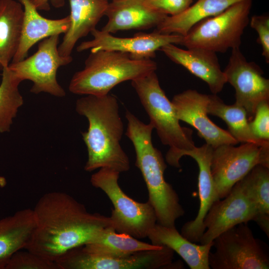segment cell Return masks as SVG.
<instances>
[{
    "mask_svg": "<svg viewBox=\"0 0 269 269\" xmlns=\"http://www.w3.org/2000/svg\"><path fill=\"white\" fill-rule=\"evenodd\" d=\"M33 211L35 228L24 249L54 262L70 250L87 244L103 229L113 227L110 217L89 212L63 192L43 195Z\"/></svg>",
    "mask_w": 269,
    "mask_h": 269,
    "instance_id": "1",
    "label": "cell"
},
{
    "mask_svg": "<svg viewBox=\"0 0 269 269\" xmlns=\"http://www.w3.org/2000/svg\"><path fill=\"white\" fill-rule=\"evenodd\" d=\"M75 109L89 123L87 131L82 133L88 151L85 170L105 167L120 173L128 171L130 160L120 144L124 127L116 98L110 94L86 95L77 100Z\"/></svg>",
    "mask_w": 269,
    "mask_h": 269,
    "instance_id": "2",
    "label": "cell"
},
{
    "mask_svg": "<svg viewBox=\"0 0 269 269\" xmlns=\"http://www.w3.org/2000/svg\"><path fill=\"white\" fill-rule=\"evenodd\" d=\"M126 135L132 141L136 154L135 165L140 170L148 192V201L153 208L157 223L175 227L176 221L184 215L179 196L164 176L167 167L160 151L152 142L154 128L145 124L127 110Z\"/></svg>",
    "mask_w": 269,
    "mask_h": 269,
    "instance_id": "3",
    "label": "cell"
},
{
    "mask_svg": "<svg viewBox=\"0 0 269 269\" xmlns=\"http://www.w3.org/2000/svg\"><path fill=\"white\" fill-rule=\"evenodd\" d=\"M156 69V62L151 59H136L116 51H90L84 67L73 75L68 89L77 95H105L118 84L143 77Z\"/></svg>",
    "mask_w": 269,
    "mask_h": 269,
    "instance_id": "4",
    "label": "cell"
},
{
    "mask_svg": "<svg viewBox=\"0 0 269 269\" xmlns=\"http://www.w3.org/2000/svg\"><path fill=\"white\" fill-rule=\"evenodd\" d=\"M131 84L162 143L169 147L165 155L166 162L180 167L182 153L195 146L192 131L180 125L173 105L161 89L155 71L131 81Z\"/></svg>",
    "mask_w": 269,
    "mask_h": 269,
    "instance_id": "5",
    "label": "cell"
},
{
    "mask_svg": "<svg viewBox=\"0 0 269 269\" xmlns=\"http://www.w3.org/2000/svg\"><path fill=\"white\" fill-rule=\"evenodd\" d=\"M252 1L242 0L200 21L183 36L180 44L215 53L240 48L242 36L249 22Z\"/></svg>",
    "mask_w": 269,
    "mask_h": 269,
    "instance_id": "6",
    "label": "cell"
},
{
    "mask_svg": "<svg viewBox=\"0 0 269 269\" xmlns=\"http://www.w3.org/2000/svg\"><path fill=\"white\" fill-rule=\"evenodd\" d=\"M120 173L110 168H101L92 174L90 182L104 191L112 202L114 209L110 218L117 232L138 239L147 237L157 223L154 210L148 201H136L123 191L118 183Z\"/></svg>",
    "mask_w": 269,
    "mask_h": 269,
    "instance_id": "7",
    "label": "cell"
},
{
    "mask_svg": "<svg viewBox=\"0 0 269 269\" xmlns=\"http://www.w3.org/2000/svg\"><path fill=\"white\" fill-rule=\"evenodd\" d=\"M209 265L213 269H269V248L247 223L237 225L213 240Z\"/></svg>",
    "mask_w": 269,
    "mask_h": 269,
    "instance_id": "8",
    "label": "cell"
},
{
    "mask_svg": "<svg viewBox=\"0 0 269 269\" xmlns=\"http://www.w3.org/2000/svg\"><path fill=\"white\" fill-rule=\"evenodd\" d=\"M59 35H54L39 41L37 51L29 57L11 62L8 68L22 81L32 82L30 92L46 93L56 97H63L66 93L57 80L58 69L70 64L71 55L59 54Z\"/></svg>",
    "mask_w": 269,
    "mask_h": 269,
    "instance_id": "9",
    "label": "cell"
},
{
    "mask_svg": "<svg viewBox=\"0 0 269 269\" xmlns=\"http://www.w3.org/2000/svg\"><path fill=\"white\" fill-rule=\"evenodd\" d=\"M235 145L223 144L213 149L210 169L220 199L255 166L269 167V146L252 142Z\"/></svg>",
    "mask_w": 269,
    "mask_h": 269,
    "instance_id": "10",
    "label": "cell"
},
{
    "mask_svg": "<svg viewBox=\"0 0 269 269\" xmlns=\"http://www.w3.org/2000/svg\"><path fill=\"white\" fill-rule=\"evenodd\" d=\"M174 252L162 246L123 258L98 256L81 246L70 250L56 261L60 269H183L180 261L173 262Z\"/></svg>",
    "mask_w": 269,
    "mask_h": 269,
    "instance_id": "11",
    "label": "cell"
},
{
    "mask_svg": "<svg viewBox=\"0 0 269 269\" xmlns=\"http://www.w3.org/2000/svg\"><path fill=\"white\" fill-rule=\"evenodd\" d=\"M227 83L235 90V104L243 108L249 122L262 102L269 101V80L256 63L248 61L240 48L232 49L228 63L223 71Z\"/></svg>",
    "mask_w": 269,
    "mask_h": 269,
    "instance_id": "12",
    "label": "cell"
},
{
    "mask_svg": "<svg viewBox=\"0 0 269 269\" xmlns=\"http://www.w3.org/2000/svg\"><path fill=\"white\" fill-rule=\"evenodd\" d=\"M91 40L81 42L78 52L111 50L129 54L136 59H151L156 51L168 44H180L183 36L163 34L154 30L151 33L138 32L131 37H119L96 28L91 31Z\"/></svg>",
    "mask_w": 269,
    "mask_h": 269,
    "instance_id": "13",
    "label": "cell"
},
{
    "mask_svg": "<svg viewBox=\"0 0 269 269\" xmlns=\"http://www.w3.org/2000/svg\"><path fill=\"white\" fill-rule=\"evenodd\" d=\"M257 215L255 204L238 182L225 197L215 201L209 209L203 222L206 230L199 242L202 245L212 242L220 234L237 225L255 221Z\"/></svg>",
    "mask_w": 269,
    "mask_h": 269,
    "instance_id": "14",
    "label": "cell"
},
{
    "mask_svg": "<svg viewBox=\"0 0 269 269\" xmlns=\"http://www.w3.org/2000/svg\"><path fill=\"white\" fill-rule=\"evenodd\" d=\"M209 95L195 90H187L175 95L171 102L179 121L194 127L206 143L213 148L239 142L230 133L214 124L208 117L207 107Z\"/></svg>",
    "mask_w": 269,
    "mask_h": 269,
    "instance_id": "15",
    "label": "cell"
},
{
    "mask_svg": "<svg viewBox=\"0 0 269 269\" xmlns=\"http://www.w3.org/2000/svg\"><path fill=\"white\" fill-rule=\"evenodd\" d=\"M213 147L205 143L194 147L182 154L189 156L197 162L199 173L198 188L200 200L199 208L194 220L185 223L181 228V234L193 243H198L205 231L204 219L209 209L216 200L220 199L214 184L210 169V161Z\"/></svg>",
    "mask_w": 269,
    "mask_h": 269,
    "instance_id": "16",
    "label": "cell"
},
{
    "mask_svg": "<svg viewBox=\"0 0 269 269\" xmlns=\"http://www.w3.org/2000/svg\"><path fill=\"white\" fill-rule=\"evenodd\" d=\"M160 50L206 82L213 94L220 92L227 83L215 52L196 48L183 49L174 44L165 45Z\"/></svg>",
    "mask_w": 269,
    "mask_h": 269,
    "instance_id": "17",
    "label": "cell"
},
{
    "mask_svg": "<svg viewBox=\"0 0 269 269\" xmlns=\"http://www.w3.org/2000/svg\"><path fill=\"white\" fill-rule=\"evenodd\" d=\"M143 0H120L109 3L105 15L108 20L101 30L112 34L156 27L168 15L149 8Z\"/></svg>",
    "mask_w": 269,
    "mask_h": 269,
    "instance_id": "18",
    "label": "cell"
},
{
    "mask_svg": "<svg viewBox=\"0 0 269 269\" xmlns=\"http://www.w3.org/2000/svg\"><path fill=\"white\" fill-rule=\"evenodd\" d=\"M22 6L23 16L20 44L11 62L19 61L27 56L29 50L37 42L54 35L67 32L70 19L68 15L59 19L42 16L31 0H16Z\"/></svg>",
    "mask_w": 269,
    "mask_h": 269,
    "instance_id": "19",
    "label": "cell"
},
{
    "mask_svg": "<svg viewBox=\"0 0 269 269\" xmlns=\"http://www.w3.org/2000/svg\"><path fill=\"white\" fill-rule=\"evenodd\" d=\"M70 13L69 29L58 47L60 55L70 56L77 41L95 29L105 15L108 0H68Z\"/></svg>",
    "mask_w": 269,
    "mask_h": 269,
    "instance_id": "20",
    "label": "cell"
},
{
    "mask_svg": "<svg viewBox=\"0 0 269 269\" xmlns=\"http://www.w3.org/2000/svg\"><path fill=\"white\" fill-rule=\"evenodd\" d=\"M151 243L165 246L176 252L191 269H210L209 255L213 242L198 245L184 237L175 227L156 223L148 235Z\"/></svg>",
    "mask_w": 269,
    "mask_h": 269,
    "instance_id": "21",
    "label": "cell"
},
{
    "mask_svg": "<svg viewBox=\"0 0 269 269\" xmlns=\"http://www.w3.org/2000/svg\"><path fill=\"white\" fill-rule=\"evenodd\" d=\"M35 228L33 209L26 208L0 219V269L12 255L25 249Z\"/></svg>",
    "mask_w": 269,
    "mask_h": 269,
    "instance_id": "22",
    "label": "cell"
},
{
    "mask_svg": "<svg viewBox=\"0 0 269 269\" xmlns=\"http://www.w3.org/2000/svg\"><path fill=\"white\" fill-rule=\"evenodd\" d=\"M242 0H198L180 13L167 16L155 31L163 34L184 36L196 24L216 15L233 4Z\"/></svg>",
    "mask_w": 269,
    "mask_h": 269,
    "instance_id": "23",
    "label": "cell"
},
{
    "mask_svg": "<svg viewBox=\"0 0 269 269\" xmlns=\"http://www.w3.org/2000/svg\"><path fill=\"white\" fill-rule=\"evenodd\" d=\"M23 9L16 0H0V71L8 66L18 49Z\"/></svg>",
    "mask_w": 269,
    "mask_h": 269,
    "instance_id": "24",
    "label": "cell"
},
{
    "mask_svg": "<svg viewBox=\"0 0 269 269\" xmlns=\"http://www.w3.org/2000/svg\"><path fill=\"white\" fill-rule=\"evenodd\" d=\"M83 246L91 253L110 258H123L137 252L162 247L140 241L128 234L118 233L112 226L103 229Z\"/></svg>",
    "mask_w": 269,
    "mask_h": 269,
    "instance_id": "25",
    "label": "cell"
},
{
    "mask_svg": "<svg viewBox=\"0 0 269 269\" xmlns=\"http://www.w3.org/2000/svg\"><path fill=\"white\" fill-rule=\"evenodd\" d=\"M207 109L208 114L218 117L225 122L228 131L238 142H252L269 146V141L261 140L254 135L247 113L242 107L235 103L226 105L216 94H212L209 95Z\"/></svg>",
    "mask_w": 269,
    "mask_h": 269,
    "instance_id": "26",
    "label": "cell"
},
{
    "mask_svg": "<svg viewBox=\"0 0 269 269\" xmlns=\"http://www.w3.org/2000/svg\"><path fill=\"white\" fill-rule=\"evenodd\" d=\"M239 182L256 207L258 215L255 222L269 237V167L257 165Z\"/></svg>",
    "mask_w": 269,
    "mask_h": 269,
    "instance_id": "27",
    "label": "cell"
},
{
    "mask_svg": "<svg viewBox=\"0 0 269 269\" xmlns=\"http://www.w3.org/2000/svg\"><path fill=\"white\" fill-rule=\"evenodd\" d=\"M1 74L0 83V133L9 132L13 120L23 104V98L19 90L21 81L8 67Z\"/></svg>",
    "mask_w": 269,
    "mask_h": 269,
    "instance_id": "28",
    "label": "cell"
},
{
    "mask_svg": "<svg viewBox=\"0 0 269 269\" xmlns=\"http://www.w3.org/2000/svg\"><path fill=\"white\" fill-rule=\"evenodd\" d=\"M5 269H60L56 262L31 251H18L10 259Z\"/></svg>",
    "mask_w": 269,
    "mask_h": 269,
    "instance_id": "29",
    "label": "cell"
},
{
    "mask_svg": "<svg viewBox=\"0 0 269 269\" xmlns=\"http://www.w3.org/2000/svg\"><path fill=\"white\" fill-rule=\"evenodd\" d=\"M249 123L256 137L269 141V101L263 102L258 106L253 119Z\"/></svg>",
    "mask_w": 269,
    "mask_h": 269,
    "instance_id": "30",
    "label": "cell"
},
{
    "mask_svg": "<svg viewBox=\"0 0 269 269\" xmlns=\"http://www.w3.org/2000/svg\"><path fill=\"white\" fill-rule=\"evenodd\" d=\"M193 0H144L149 8L168 16L178 14L187 8Z\"/></svg>",
    "mask_w": 269,
    "mask_h": 269,
    "instance_id": "31",
    "label": "cell"
},
{
    "mask_svg": "<svg viewBox=\"0 0 269 269\" xmlns=\"http://www.w3.org/2000/svg\"><path fill=\"white\" fill-rule=\"evenodd\" d=\"M250 26L258 34V42L261 45L262 55L267 63L269 62V16L255 15L251 18Z\"/></svg>",
    "mask_w": 269,
    "mask_h": 269,
    "instance_id": "32",
    "label": "cell"
},
{
    "mask_svg": "<svg viewBox=\"0 0 269 269\" xmlns=\"http://www.w3.org/2000/svg\"><path fill=\"white\" fill-rule=\"evenodd\" d=\"M33 4L38 10H49L50 8V3L56 8L62 7L65 3V0H31Z\"/></svg>",
    "mask_w": 269,
    "mask_h": 269,
    "instance_id": "33",
    "label": "cell"
},
{
    "mask_svg": "<svg viewBox=\"0 0 269 269\" xmlns=\"http://www.w3.org/2000/svg\"><path fill=\"white\" fill-rule=\"evenodd\" d=\"M114 0H112V1H114Z\"/></svg>",
    "mask_w": 269,
    "mask_h": 269,
    "instance_id": "34",
    "label": "cell"
}]
</instances>
